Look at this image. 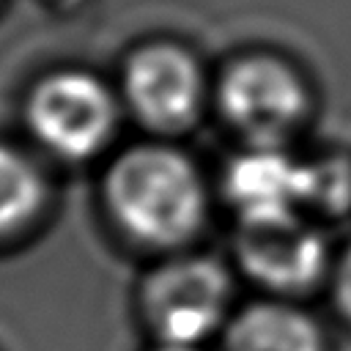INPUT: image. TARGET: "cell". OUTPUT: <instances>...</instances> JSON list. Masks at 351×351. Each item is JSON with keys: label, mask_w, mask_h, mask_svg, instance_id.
I'll list each match as a JSON object with an SVG mask.
<instances>
[{"label": "cell", "mask_w": 351, "mask_h": 351, "mask_svg": "<svg viewBox=\"0 0 351 351\" xmlns=\"http://www.w3.org/2000/svg\"><path fill=\"white\" fill-rule=\"evenodd\" d=\"M126 96L154 126L186 123L200 101V74L189 55L176 47H148L129 60Z\"/></svg>", "instance_id": "cell-6"}, {"label": "cell", "mask_w": 351, "mask_h": 351, "mask_svg": "<svg viewBox=\"0 0 351 351\" xmlns=\"http://www.w3.org/2000/svg\"><path fill=\"white\" fill-rule=\"evenodd\" d=\"M228 304V277L206 258L162 266L145 285L143 307L162 346H195L208 337Z\"/></svg>", "instance_id": "cell-2"}, {"label": "cell", "mask_w": 351, "mask_h": 351, "mask_svg": "<svg viewBox=\"0 0 351 351\" xmlns=\"http://www.w3.org/2000/svg\"><path fill=\"white\" fill-rule=\"evenodd\" d=\"M239 261L244 269L277 291H299L318 280L326 247L321 233L293 211L241 219Z\"/></svg>", "instance_id": "cell-5"}, {"label": "cell", "mask_w": 351, "mask_h": 351, "mask_svg": "<svg viewBox=\"0 0 351 351\" xmlns=\"http://www.w3.org/2000/svg\"><path fill=\"white\" fill-rule=\"evenodd\" d=\"M222 110L258 145H274L304 112L302 82L277 60L250 58L222 82Z\"/></svg>", "instance_id": "cell-4"}, {"label": "cell", "mask_w": 351, "mask_h": 351, "mask_svg": "<svg viewBox=\"0 0 351 351\" xmlns=\"http://www.w3.org/2000/svg\"><path fill=\"white\" fill-rule=\"evenodd\" d=\"M225 351H324L318 326L285 304L247 307L225 335Z\"/></svg>", "instance_id": "cell-8"}, {"label": "cell", "mask_w": 351, "mask_h": 351, "mask_svg": "<svg viewBox=\"0 0 351 351\" xmlns=\"http://www.w3.org/2000/svg\"><path fill=\"white\" fill-rule=\"evenodd\" d=\"M107 197L118 222L151 244L186 239L203 217V186L195 167L162 145L123 154L107 176Z\"/></svg>", "instance_id": "cell-1"}, {"label": "cell", "mask_w": 351, "mask_h": 351, "mask_svg": "<svg viewBox=\"0 0 351 351\" xmlns=\"http://www.w3.org/2000/svg\"><path fill=\"white\" fill-rule=\"evenodd\" d=\"M302 203L318 211H343L351 203V167L340 159H321L304 165Z\"/></svg>", "instance_id": "cell-10"}, {"label": "cell", "mask_w": 351, "mask_h": 351, "mask_svg": "<svg viewBox=\"0 0 351 351\" xmlns=\"http://www.w3.org/2000/svg\"><path fill=\"white\" fill-rule=\"evenodd\" d=\"M302 189L304 165H296L274 145H258L228 170V195L241 211V219L293 211L302 203Z\"/></svg>", "instance_id": "cell-7"}, {"label": "cell", "mask_w": 351, "mask_h": 351, "mask_svg": "<svg viewBox=\"0 0 351 351\" xmlns=\"http://www.w3.org/2000/svg\"><path fill=\"white\" fill-rule=\"evenodd\" d=\"M38 200L41 181L36 170L27 165V159L0 145V230L25 222L38 208Z\"/></svg>", "instance_id": "cell-9"}, {"label": "cell", "mask_w": 351, "mask_h": 351, "mask_svg": "<svg viewBox=\"0 0 351 351\" xmlns=\"http://www.w3.org/2000/svg\"><path fill=\"white\" fill-rule=\"evenodd\" d=\"M27 115L41 143L74 159L93 154L115 121L110 93L96 77L82 71H60L38 82Z\"/></svg>", "instance_id": "cell-3"}, {"label": "cell", "mask_w": 351, "mask_h": 351, "mask_svg": "<svg viewBox=\"0 0 351 351\" xmlns=\"http://www.w3.org/2000/svg\"><path fill=\"white\" fill-rule=\"evenodd\" d=\"M337 302L343 307V313L351 318V247L340 261L337 269Z\"/></svg>", "instance_id": "cell-11"}, {"label": "cell", "mask_w": 351, "mask_h": 351, "mask_svg": "<svg viewBox=\"0 0 351 351\" xmlns=\"http://www.w3.org/2000/svg\"><path fill=\"white\" fill-rule=\"evenodd\" d=\"M156 351H195V346H159Z\"/></svg>", "instance_id": "cell-12"}]
</instances>
